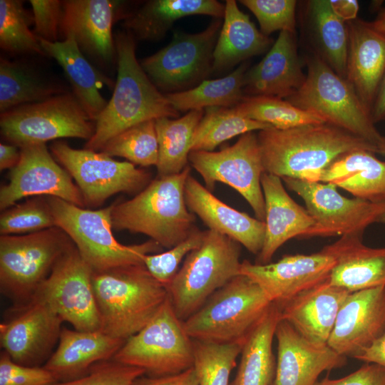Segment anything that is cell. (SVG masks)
Instances as JSON below:
<instances>
[{"instance_id": "obj_11", "label": "cell", "mask_w": 385, "mask_h": 385, "mask_svg": "<svg viewBox=\"0 0 385 385\" xmlns=\"http://www.w3.org/2000/svg\"><path fill=\"white\" fill-rule=\"evenodd\" d=\"M93 121L74 94L65 92L1 113L0 128L5 140L21 148L64 138L88 140Z\"/></svg>"}, {"instance_id": "obj_12", "label": "cell", "mask_w": 385, "mask_h": 385, "mask_svg": "<svg viewBox=\"0 0 385 385\" xmlns=\"http://www.w3.org/2000/svg\"><path fill=\"white\" fill-rule=\"evenodd\" d=\"M221 19L195 34L174 32L172 41L140 66L152 83L165 94L192 89L212 73L213 51L222 27Z\"/></svg>"}, {"instance_id": "obj_3", "label": "cell", "mask_w": 385, "mask_h": 385, "mask_svg": "<svg viewBox=\"0 0 385 385\" xmlns=\"http://www.w3.org/2000/svg\"><path fill=\"white\" fill-rule=\"evenodd\" d=\"M190 170L157 176L134 197L113 202V229L145 235L168 250L186 239L196 227L185 200Z\"/></svg>"}, {"instance_id": "obj_8", "label": "cell", "mask_w": 385, "mask_h": 385, "mask_svg": "<svg viewBox=\"0 0 385 385\" xmlns=\"http://www.w3.org/2000/svg\"><path fill=\"white\" fill-rule=\"evenodd\" d=\"M305 62L307 73L303 85L286 100L377 148L382 135L348 81L315 53L308 56Z\"/></svg>"}, {"instance_id": "obj_32", "label": "cell", "mask_w": 385, "mask_h": 385, "mask_svg": "<svg viewBox=\"0 0 385 385\" xmlns=\"http://www.w3.org/2000/svg\"><path fill=\"white\" fill-rule=\"evenodd\" d=\"M224 21L213 51L212 73L219 74L267 51L273 41L259 31L235 0L225 2Z\"/></svg>"}, {"instance_id": "obj_37", "label": "cell", "mask_w": 385, "mask_h": 385, "mask_svg": "<svg viewBox=\"0 0 385 385\" xmlns=\"http://www.w3.org/2000/svg\"><path fill=\"white\" fill-rule=\"evenodd\" d=\"M65 93L57 85L19 61L1 58V113L23 105L46 101Z\"/></svg>"}, {"instance_id": "obj_18", "label": "cell", "mask_w": 385, "mask_h": 385, "mask_svg": "<svg viewBox=\"0 0 385 385\" xmlns=\"http://www.w3.org/2000/svg\"><path fill=\"white\" fill-rule=\"evenodd\" d=\"M63 322L50 305L39 300L13 307L9 318L0 325L1 346L14 362L39 366L51 356Z\"/></svg>"}, {"instance_id": "obj_1", "label": "cell", "mask_w": 385, "mask_h": 385, "mask_svg": "<svg viewBox=\"0 0 385 385\" xmlns=\"http://www.w3.org/2000/svg\"><path fill=\"white\" fill-rule=\"evenodd\" d=\"M258 143L265 173L319 182L321 173L337 158L356 150L377 153L376 147L327 123L260 130Z\"/></svg>"}, {"instance_id": "obj_33", "label": "cell", "mask_w": 385, "mask_h": 385, "mask_svg": "<svg viewBox=\"0 0 385 385\" xmlns=\"http://www.w3.org/2000/svg\"><path fill=\"white\" fill-rule=\"evenodd\" d=\"M319 182L342 188L356 198L379 203L385 202V161L367 150L342 155L320 175Z\"/></svg>"}, {"instance_id": "obj_20", "label": "cell", "mask_w": 385, "mask_h": 385, "mask_svg": "<svg viewBox=\"0 0 385 385\" xmlns=\"http://www.w3.org/2000/svg\"><path fill=\"white\" fill-rule=\"evenodd\" d=\"M385 334V285L351 292L338 313L327 344L355 359Z\"/></svg>"}, {"instance_id": "obj_55", "label": "cell", "mask_w": 385, "mask_h": 385, "mask_svg": "<svg viewBox=\"0 0 385 385\" xmlns=\"http://www.w3.org/2000/svg\"><path fill=\"white\" fill-rule=\"evenodd\" d=\"M371 115L374 123L385 121V73L372 107Z\"/></svg>"}, {"instance_id": "obj_42", "label": "cell", "mask_w": 385, "mask_h": 385, "mask_svg": "<svg viewBox=\"0 0 385 385\" xmlns=\"http://www.w3.org/2000/svg\"><path fill=\"white\" fill-rule=\"evenodd\" d=\"M194 364L199 385H230L243 342L214 344L192 339Z\"/></svg>"}, {"instance_id": "obj_38", "label": "cell", "mask_w": 385, "mask_h": 385, "mask_svg": "<svg viewBox=\"0 0 385 385\" xmlns=\"http://www.w3.org/2000/svg\"><path fill=\"white\" fill-rule=\"evenodd\" d=\"M247 69L248 63L244 62L223 78L205 80L192 89L164 94L178 112L210 107L233 108L245 96L244 78Z\"/></svg>"}, {"instance_id": "obj_19", "label": "cell", "mask_w": 385, "mask_h": 385, "mask_svg": "<svg viewBox=\"0 0 385 385\" xmlns=\"http://www.w3.org/2000/svg\"><path fill=\"white\" fill-rule=\"evenodd\" d=\"M334 257L323 247L310 255H285L266 265L242 262L240 273L255 281L272 302L283 307L301 293L327 281Z\"/></svg>"}, {"instance_id": "obj_52", "label": "cell", "mask_w": 385, "mask_h": 385, "mask_svg": "<svg viewBox=\"0 0 385 385\" xmlns=\"http://www.w3.org/2000/svg\"><path fill=\"white\" fill-rule=\"evenodd\" d=\"M355 359L365 363H374L385 367V334Z\"/></svg>"}, {"instance_id": "obj_4", "label": "cell", "mask_w": 385, "mask_h": 385, "mask_svg": "<svg viewBox=\"0 0 385 385\" xmlns=\"http://www.w3.org/2000/svg\"><path fill=\"white\" fill-rule=\"evenodd\" d=\"M101 332L127 340L141 330L168 297L144 265L93 272Z\"/></svg>"}, {"instance_id": "obj_34", "label": "cell", "mask_w": 385, "mask_h": 385, "mask_svg": "<svg viewBox=\"0 0 385 385\" xmlns=\"http://www.w3.org/2000/svg\"><path fill=\"white\" fill-rule=\"evenodd\" d=\"M282 307L272 302L259 322L243 342L240 360L230 385H271L275 375L276 359L272 342L281 319Z\"/></svg>"}, {"instance_id": "obj_30", "label": "cell", "mask_w": 385, "mask_h": 385, "mask_svg": "<svg viewBox=\"0 0 385 385\" xmlns=\"http://www.w3.org/2000/svg\"><path fill=\"white\" fill-rule=\"evenodd\" d=\"M38 38L45 53L62 67L74 96L95 121L107 104L100 90L111 83L87 60L71 34L56 42Z\"/></svg>"}, {"instance_id": "obj_16", "label": "cell", "mask_w": 385, "mask_h": 385, "mask_svg": "<svg viewBox=\"0 0 385 385\" xmlns=\"http://www.w3.org/2000/svg\"><path fill=\"white\" fill-rule=\"evenodd\" d=\"M287 188L304 200L315 224L302 238L364 233L376 222L385 209V202L375 203L341 195L330 183L283 178Z\"/></svg>"}, {"instance_id": "obj_27", "label": "cell", "mask_w": 385, "mask_h": 385, "mask_svg": "<svg viewBox=\"0 0 385 385\" xmlns=\"http://www.w3.org/2000/svg\"><path fill=\"white\" fill-rule=\"evenodd\" d=\"M328 279L282 307L281 319L306 340L317 344H327L339 309L351 293Z\"/></svg>"}, {"instance_id": "obj_10", "label": "cell", "mask_w": 385, "mask_h": 385, "mask_svg": "<svg viewBox=\"0 0 385 385\" xmlns=\"http://www.w3.org/2000/svg\"><path fill=\"white\" fill-rule=\"evenodd\" d=\"M113 359L143 369L150 376L175 374L193 366L192 339L176 315L169 296L151 320L125 342Z\"/></svg>"}, {"instance_id": "obj_9", "label": "cell", "mask_w": 385, "mask_h": 385, "mask_svg": "<svg viewBox=\"0 0 385 385\" xmlns=\"http://www.w3.org/2000/svg\"><path fill=\"white\" fill-rule=\"evenodd\" d=\"M73 244L59 227L0 237V289L14 307L29 303Z\"/></svg>"}, {"instance_id": "obj_44", "label": "cell", "mask_w": 385, "mask_h": 385, "mask_svg": "<svg viewBox=\"0 0 385 385\" xmlns=\"http://www.w3.org/2000/svg\"><path fill=\"white\" fill-rule=\"evenodd\" d=\"M56 227L46 198L29 199L4 210L0 216L1 235H26Z\"/></svg>"}, {"instance_id": "obj_23", "label": "cell", "mask_w": 385, "mask_h": 385, "mask_svg": "<svg viewBox=\"0 0 385 385\" xmlns=\"http://www.w3.org/2000/svg\"><path fill=\"white\" fill-rule=\"evenodd\" d=\"M188 210L209 230L229 237L258 255L265 237V222L237 210L215 196L191 175L185 185Z\"/></svg>"}, {"instance_id": "obj_13", "label": "cell", "mask_w": 385, "mask_h": 385, "mask_svg": "<svg viewBox=\"0 0 385 385\" xmlns=\"http://www.w3.org/2000/svg\"><path fill=\"white\" fill-rule=\"evenodd\" d=\"M51 153L75 180L86 205L97 207L111 196L135 195L152 180L150 173L129 161H118L101 151L75 149L61 140L54 141Z\"/></svg>"}, {"instance_id": "obj_36", "label": "cell", "mask_w": 385, "mask_h": 385, "mask_svg": "<svg viewBox=\"0 0 385 385\" xmlns=\"http://www.w3.org/2000/svg\"><path fill=\"white\" fill-rule=\"evenodd\" d=\"M204 110H192L183 117L155 119L158 143L157 176L181 173L188 165L195 129Z\"/></svg>"}, {"instance_id": "obj_22", "label": "cell", "mask_w": 385, "mask_h": 385, "mask_svg": "<svg viewBox=\"0 0 385 385\" xmlns=\"http://www.w3.org/2000/svg\"><path fill=\"white\" fill-rule=\"evenodd\" d=\"M119 1L111 0L63 1L61 34H71L82 52L101 63L116 56L113 23Z\"/></svg>"}, {"instance_id": "obj_26", "label": "cell", "mask_w": 385, "mask_h": 385, "mask_svg": "<svg viewBox=\"0 0 385 385\" xmlns=\"http://www.w3.org/2000/svg\"><path fill=\"white\" fill-rule=\"evenodd\" d=\"M261 185L265 203V237L255 264L266 265L282 245L292 238H302L315 222L307 209L289 195L279 177L264 173Z\"/></svg>"}, {"instance_id": "obj_31", "label": "cell", "mask_w": 385, "mask_h": 385, "mask_svg": "<svg viewBox=\"0 0 385 385\" xmlns=\"http://www.w3.org/2000/svg\"><path fill=\"white\" fill-rule=\"evenodd\" d=\"M225 5L216 0H150L128 14L123 26L134 38L158 41L177 20L194 15L221 19Z\"/></svg>"}, {"instance_id": "obj_49", "label": "cell", "mask_w": 385, "mask_h": 385, "mask_svg": "<svg viewBox=\"0 0 385 385\" xmlns=\"http://www.w3.org/2000/svg\"><path fill=\"white\" fill-rule=\"evenodd\" d=\"M34 23V33L43 40L56 42L61 34L63 1L31 0Z\"/></svg>"}, {"instance_id": "obj_29", "label": "cell", "mask_w": 385, "mask_h": 385, "mask_svg": "<svg viewBox=\"0 0 385 385\" xmlns=\"http://www.w3.org/2000/svg\"><path fill=\"white\" fill-rule=\"evenodd\" d=\"M363 235H343L324 247L336 261L328 279L331 284L351 292L385 285V247L364 245Z\"/></svg>"}, {"instance_id": "obj_21", "label": "cell", "mask_w": 385, "mask_h": 385, "mask_svg": "<svg viewBox=\"0 0 385 385\" xmlns=\"http://www.w3.org/2000/svg\"><path fill=\"white\" fill-rule=\"evenodd\" d=\"M274 336L277 356L271 385H314L323 371L343 367L347 363L346 357L328 344L309 342L284 320L278 322Z\"/></svg>"}, {"instance_id": "obj_47", "label": "cell", "mask_w": 385, "mask_h": 385, "mask_svg": "<svg viewBox=\"0 0 385 385\" xmlns=\"http://www.w3.org/2000/svg\"><path fill=\"white\" fill-rule=\"evenodd\" d=\"M145 374L143 369L111 359L96 363L80 378L52 385H132L137 378Z\"/></svg>"}, {"instance_id": "obj_57", "label": "cell", "mask_w": 385, "mask_h": 385, "mask_svg": "<svg viewBox=\"0 0 385 385\" xmlns=\"http://www.w3.org/2000/svg\"><path fill=\"white\" fill-rule=\"evenodd\" d=\"M377 153L385 155V135H382L377 144Z\"/></svg>"}, {"instance_id": "obj_50", "label": "cell", "mask_w": 385, "mask_h": 385, "mask_svg": "<svg viewBox=\"0 0 385 385\" xmlns=\"http://www.w3.org/2000/svg\"><path fill=\"white\" fill-rule=\"evenodd\" d=\"M314 385H385V367L365 363L355 371L339 379L328 377L317 381Z\"/></svg>"}, {"instance_id": "obj_28", "label": "cell", "mask_w": 385, "mask_h": 385, "mask_svg": "<svg viewBox=\"0 0 385 385\" xmlns=\"http://www.w3.org/2000/svg\"><path fill=\"white\" fill-rule=\"evenodd\" d=\"M125 341L101 331L62 327L58 346L43 367L57 382L73 380L84 376L96 363L113 359Z\"/></svg>"}, {"instance_id": "obj_41", "label": "cell", "mask_w": 385, "mask_h": 385, "mask_svg": "<svg viewBox=\"0 0 385 385\" xmlns=\"http://www.w3.org/2000/svg\"><path fill=\"white\" fill-rule=\"evenodd\" d=\"M108 156L122 157L142 167L158 161V143L155 120L138 123L109 140L100 150Z\"/></svg>"}, {"instance_id": "obj_48", "label": "cell", "mask_w": 385, "mask_h": 385, "mask_svg": "<svg viewBox=\"0 0 385 385\" xmlns=\"http://www.w3.org/2000/svg\"><path fill=\"white\" fill-rule=\"evenodd\" d=\"M57 381L43 366L14 362L4 351L0 354V385H52Z\"/></svg>"}, {"instance_id": "obj_45", "label": "cell", "mask_w": 385, "mask_h": 385, "mask_svg": "<svg viewBox=\"0 0 385 385\" xmlns=\"http://www.w3.org/2000/svg\"><path fill=\"white\" fill-rule=\"evenodd\" d=\"M256 17L260 31L269 36L277 31L295 34V0H240Z\"/></svg>"}, {"instance_id": "obj_15", "label": "cell", "mask_w": 385, "mask_h": 385, "mask_svg": "<svg viewBox=\"0 0 385 385\" xmlns=\"http://www.w3.org/2000/svg\"><path fill=\"white\" fill-rule=\"evenodd\" d=\"M93 272L73 242L32 299L50 305L63 322L72 324L76 330L100 331L101 319L93 286Z\"/></svg>"}, {"instance_id": "obj_39", "label": "cell", "mask_w": 385, "mask_h": 385, "mask_svg": "<svg viewBox=\"0 0 385 385\" xmlns=\"http://www.w3.org/2000/svg\"><path fill=\"white\" fill-rule=\"evenodd\" d=\"M271 127L238 114L233 108H207L195 129L191 151H213L217 145L237 135Z\"/></svg>"}, {"instance_id": "obj_17", "label": "cell", "mask_w": 385, "mask_h": 385, "mask_svg": "<svg viewBox=\"0 0 385 385\" xmlns=\"http://www.w3.org/2000/svg\"><path fill=\"white\" fill-rule=\"evenodd\" d=\"M20 150V160L10 170L9 183L0 189L1 210L36 195L58 197L81 207L86 205L79 188L48 152L46 143L24 145Z\"/></svg>"}, {"instance_id": "obj_58", "label": "cell", "mask_w": 385, "mask_h": 385, "mask_svg": "<svg viewBox=\"0 0 385 385\" xmlns=\"http://www.w3.org/2000/svg\"><path fill=\"white\" fill-rule=\"evenodd\" d=\"M376 222H380V223L385 224V209L383 211V212L378 217Z\"/></svg>"}, {"instance_id": "obj_25", "label": "cell", "mask_w": 385, "mask_h": 385, "mask_svg": "<svg viewBox=\"0 0 385 385\" xmlns=\"http://www.w3.org/2000/svg\"><path fill=\"white\" fill-rule=\"evenodd\" d=\"M347 26L346 79L371 113L385 73V36L357 18L347 21Z\"/></svg>"}, {"instance_id": "obj_35", "label": "cell", "mask_w": 385, "mask_h": 385, "mask_svg": "<svg viewBox=\"0 0 385 385\" xmlns=\"http://www.w3.org/2000/svg\"><path fill=\"white\" fill-rule=\"evenodd\" d=\"M307 20L314 52L338 75L346 78L349 46L347 21L334 11L330 1H307Z\"/></svg>"}, {"instance_id": "obj_5", "label": "cell", "mask_w": 385, "mask_h": 385, "mask_svg": "<svg viewBox=\"0 0 385 385\" xmlns=\"http://www.w3.org/2000/svg\"><path fill=\"white\" fill-rule=\"evenodd\" d=\"M56 227L71 240L83 259L93 271L144 265L147 255L161 252L163 247L153 240L136 245L120 243L113 234V205L96 210H87L62 199L48 197Z\"/></svg>"}, {"instance_id": "obj_56", "label": "cell", "mask_w": 385, "mask_h": 385, "mask_svg": "<svg viewBox=\"0 0 385 385\" xmlns=\"http://www.w3.org/2000/svg\"><path fill=\"white\" fill-rule=\"evenodd\" d=\"M370 23L376 31L385 36V9H382L376 19Z\"/></svg>"}, {"instance_id": "obj_24", "label": "cell", "mask_w": 385, "mask_h": 385, "mask_svg": "<svg viewBox=\"0 0 385 385\" xmlns=\"http://www.w3.org/2000/svg\"><path fill=\"white\" fill-rule=\"evenodd\" d=\"M305 78L295 34L282 31L265 57L246 71L244 94L287 99L302 87Z\"/></svg>"}, {"instance_id": "obj_54", "label": "cell", "mask_w": 385, "mask_h": 385, "mask_svg": "<svg viewBox=\"0 0 385 385\" xmlns=\"http://www.w3.org/2000/svg\"><path fill=\"white\" fill-rule=\"evenodd\" d=\"M334 11L346 21L356 19L359 3L356 0L330 1Z\"/></svg>"}, {"instance_id": "obj_2", "label": "cell", "mask_w": 385, "mask_h": 385, "mask_svg": "<svg viewBox=\"0 0 385 385\" xmlns=\"http://www.w3.org/2000/svg\"><path fill=\"white\" fill-rule=\"evenodd\" d=\"M114 38L117 81L111 98L95 120L94 134L85 144L90 150L100 151L109 140L138 123L179 115L136 58L133 35L120 31Z\"/></svg>"}, {"instance_id": "obj_6", "label": "cell", "mask_w": 385, "mask_h": 385, "mask_svg": "<svg viewBox=\"0 0 385 385\" xmlns=\"http://www.w3.org/2000/svg\"><path fill=\"white\" fill-rule=\"evenodd\" d=\"M241 245L207 229L201 245L185 258L166 287L174 311L183 322L195 313L217 289L240 274Z\"/></svg>"}, {"instance_id": "obj_40", "label": "cell", "mask_w": 385, "mask_h": 385, "mask_svg": "<svg viewBox=\"0 0 385 385\" xmlns=\"http://www.w3.org/2000/svg\"><path fill=\"white\" fill-rule=\"evenodd\" d=\"M233 108L244 117L279 130L326 123L318 115L295 106L287 100L273 96H245Z\"/></svg>"}, {"instance_id": "obj_14", "label": "cell", "mask_w": 385, "mask_h": 385, "mask_svg": "<svg viewBox=\"0 0 385 385\" xmlns=\"http://www.w3.org/2000/svg\"><path fill=\"white\" fill-rule=\"evenodd\" d=\"M191 166L210 191L217 183L238 192L252 207L256 218L265 220V203L261 185L265 173L257 134L245 133L233 145L219 151L192 150Z\"/></svg>"}, {"instance_id": "obj_43", "label": "cell", "mask_w": 385, "mask_h": 385, "mask_svg": "<svg viewBox=\"0 0 385 385\" xmlns=\"http://www.w3.org/2000/svg\"><path fill=\"white\" fill-rule=\"evenodd\" d=\"M34 22L17 0L0 1V46L2 49L16 53H37L45 55L38 37L29 26Z\"/></svg>"}, {"instance_id": "obj_51", "label": "cell", "mask_w": 385, "mask_h": 385, "mask_svg": "<svg viewBox=\"0 0 385 385\" xmlns=\"http://www.w3.org/2000/svg\"><path fill=\"white\" fill-rule=\"evenodd\" d=\"M132 385H199L197 374L192 366L180 373L163 376H141Z\"/></svg>"}, {"instance_id": "obj_46", "label": "cell", "mask_w": 385, "mask_h": 385, "mask_svg": "<svg viewBox=\"0 0 385 385\" xmlns=\"http://www.w3.org/2000/svg\"><path fill=\"white\" fill-rule=\"evenodd\" d=\"M203 233L204 231L196 227L186 239L167 251L147 255L143 260L144 265L166 288L179 270L183 258L201 245Z\"/></svg>"}, {"instance_id": "obj_7", "label": "cell", "mask_w": 385, "mask_h": 385, "mask_svg": "<svg viewBox=\"0 0 385 385\" xmlns=\"http://www.w3.org/2000/svg\"><path fill=\"white\" fill-rule=\"evenodd\" d=\"M272 302L249 277L239 274L183 322L189 337L214 344L244 342Z\"/></svg>"}, {"instance_id": "obj_53", "label": "cell", "mask_w": 385, "mask_h": 385, "mask_svg": "<svg viewBox=\"0 0 385 385\" xmlns=\"http://www.w3.org/2000/svg\"><path fill=\"white\" fill-rule=\"evenodd\" d=\"M21 157L20 148L12 144H0V170L12 169Z\"/></svg>"}]
</instances>
